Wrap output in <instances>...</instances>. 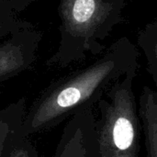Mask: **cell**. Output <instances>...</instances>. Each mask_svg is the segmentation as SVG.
Wrapping results in <instances>:
<instances>
[{
    "label": "cell",
    "instance_id": "obj_10",
    "mask_svg": "<svg viewBox=\"0 0 157 157\" xmlns=\"http://www.w3.org/2000/svg\"><path fill=\"white\" fill-rule=\"evenodd\" d=\"M21 22L15 18L9 8L0 13V42L4 40Z\"/></svg>",
    "mask_w": 157,
    "mask_h": 157
},
{
    "label": "cell",
    "instance_id": "obj_7",
    "mask_svg": "<svg viewBox=\"0 0 157 157\" xmlns=\"http://www.w3.org/2000/svg\"><path fill=\"white\" fill-rule=\"evenodd\" d=\"M146 157H157V92L144 86L137 106Z\"/></svg>",
    "mask_w": 157,
    "mask_h": 157
},
{
    "label": "cell",
    "instance_id": "obj_5",
    "mask_svg": "<svg viewBox=\"0 0 157 157\" xmlns=\"http://www.w3.org/2000/svg\"><path fill=\"white\" fill-rule=\"evenodd\" d=\"M93 108L75 112L66 121L52 157H100Z\"/></svg>",
    "mask_w": 157,
    "mask_h": 157
},
{
    "label": "cell",
    "instance_id": "obj_3",
    "mask_svg": "<svg viewBox=\"0 0 157 157\" xmlns=\"http://www.w3.org/2000/svg\"><path fill=\"white\" fill-rule=\"evenodd\" d=\"M138 66L116 80L96 104L99 116L95 118V128L100 157H139L141 123L133 92Z\"/></svg>",
    "mask_w": 157,
    "mask_h": 157
},
{
    "label": "cell",
    "instance_id": "obj_11",
    "mask_svg": "<svg viewBox=\"0 0 157 157\" xmlns=\"http://www.w3.org/2000/svg\"><path fill=\"white\" fill-rule=\"evenodd\" d=\"M7 8H9V7L6 6L3 3H1V2H0V13H1V12H3V11H4V10H6V9H7Z\"/></svg>",
    "mask_w": 157,
    "mask_h": 157
},
{
    "label": "cell",
    "instance_id": "obj_1",
    "mask_svg": "<svg viewBox=\"0 0 157 157\" xmlns=\"http://www.w3.org/2000/svg\"><path fill=\"white\" fill-rule=\"evenodd\" d=\"M138 58L135 45L122 37L90 64L53 81L27 109L20 136L30 137L52 130L78 110L94 108L116 80L139 65Z\"/></svg>",
    "mask_w": 157,
    "mask_h": 157
},
{
    "label": "cell",
    "instance_id": "obj_2",
    "mask_svg": "<svg viewBox=\"0 0 157 157\" xmlns=\"http://www.w3.org/2000/svg\"><path fill=\"white\" fill-rule=\"evenodd\" d=\"M126 0H59L60 41L49 65L65 68L101 54L122 21Z\"/></svg>",
    "mask_w": 157,
    "mask_h": 157
},
{
    "label": "cell",
    "instance_id": "obj_4",
    "mask_svg": "<svg viewBox=\"0 0 157 157\" xmlns=\"http://www.w3.org/2000/svg\"><path fill=\"white\" fill-rule=\"evenodd\" d=\"M41 40L40 32L21 22L0 42V83L30 68Z\"/></svg>",
    "mask_w": 157,
    "mask_h": 157
},
{
    "label": "cell",
    "instance_id": "obj_12",
    "mask_svg": "<svg viewBox=\"0 0 157 157\" xmlns=\"http://www.w3.org/2000/svg\"><path fill=\"white\" fill-rule=\"evenodd\" d=\"M0 94H1V90H0Z\"/></svg>",
    "mask_w": 157,
    "mask_h": 157
},
{
    "label": "cell",
    "instance_id": "obj_9",
    "mask_svg": "<svg viewBox=\"0 0 157 157\" xmlns=\"http://www.w3.org/2000/svg\"><path fill=\"white\" fill-rule=\"evenodd\" d=\"M39 153L30 137H20L6 157H38Z\"/></svg>",
    "mask_w": 157,
    "mask_h": 157
},
{
    "label": "cell",
    "instance_id": "obj_6",
    "mask_svg": "<svg viewBox=\"0 0 157 157\" xmlns=\"http://www.w3.org/2000/svg\"><path fill=\"white\" fill-rule=\"evenodd\" d=\"M27 111L25 98H20L0 109V157H6L21 137L19 131Z\"/></svg>",
    "mask_w": 157,
    "mask_h": 157
},
{
    "label": "cell",
    "instance_id": "obj_8",
    "mask_svg": "<svg viewBox=\"0 0 157 157\" xmlns=\"http://www.w3.org/2000/svg\"><path fill=\"white\" fill-rule=\"evenodd\" d=\"M138 42L144 52L148 72L157 84V23L147 24L138 36Z\"/></svg>",
    "mask_w": 157,
    "mask_h": 157
}]
</instances>
